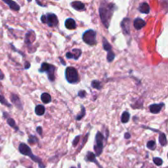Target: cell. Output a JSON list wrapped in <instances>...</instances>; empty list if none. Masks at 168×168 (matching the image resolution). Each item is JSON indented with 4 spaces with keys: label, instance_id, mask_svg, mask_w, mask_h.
<instances>
[{
    "label": "cell",
    "instance_id": "6da1fadb",
    "mask_svg": "<svg viewBox=\"0 0 168 168\" xmlns=\"http://www.w3.org/2000/svg\"><path fill=\"white\" fill-rule=\"evenodd\" d=\"M116 9V6L113 3H108L104 1L100 3L99 8H98L100 19H101L102 25L107 29L109 28L111 19L113 17Z\"/></svg>",
    "mask_w": 168,
    "mask_h": 168
},
{
    "label": "cell",
    "instance_id": "7a4b0ae2",
    "mask_svg": "<svg viewBox=\"0 0 168 168\" xmlns=\"http://www.w3.org/2000/svg\"><path fill=\"white\" fill-rule=\"evenodd\" d=\"M18 150L20 153H21L24 156H27V157H29V158H31V160L34 163H36L38 165H39V167L40 168H45V165H44V163H43L42 160H41V158H39L38 156H35V155L32 152L31 148L28 146L26 144H24V143H21L18 146Z\"/></svg>",
    "mask_w": 168,
    "mask_h": 168
},
{
    "label": "cell",
    "instance_id": "3957f363",
    "mask_svg": "<svg viewBox=\"0 0 168 168\" xmlns=\"http://www.w3.org/2000/svg\"><path fill=\"white\" fill-rule=\"evenodd\" d=\"M65 78L66 81L71 84H77L80 81V76L78 71L75 67L68 66L65 70Z\"/></svg>",
    "mask_w": 168,
    "mask_h": 168
},
{
    "label": "cell",
    "instance_id": "277c9868",
    "mask_svg": "<svg viewBox=\"0 0 168 168\" xmlns=\"http://www.w3.org/2000/svg\"><path fill=\"white\" fill-rule=\"evenodd\" d=\"M55 71L56 67L52 64H49L48 63H43L41 64L40 68L39 69L40 73H46L48 76V78L49 80V81L53 82L55 80Z\"/></svg>",
    "mask_w": 168,
    "mask_h": 168
},
{
    "label": "cell",
    "instance_id": "5b68a950",
    "mask_svg": "<svg viewBox=\"0 0 168 168\" xmlns=\"http://www.w3.org/2000/svg\"><path fill=\"white\" fill-rule=\"evenodd\" d=\"M96 37H97V32L95 31V30L89 29L83 33L82 40L89 46H95L97 45Z\"/></svg>",
    "mask_w": 168,
    "mask_h": 168
},
{
    "label": "cell",
    "instance_id": "8992f818",
    "mask_svg": "<svg viewBox=\"0 0 168 168\" xmlns=\"http://www.w3.org/2000/svg\"><path fill=\"white\" fill-rule=\"evenodd\" d=\"M104 136L101 132H97V134L95 135V145H94V149L95 152V156L96 157H99L100 155L102 154V150L104 148Z\"/></svg>",
    "mask_w": 168,
    "mask_h": 168
},
{
    "label": "cell",
    "instance_id": "52a82bcc",
    "mask_svg": "<svg viewBox=\"0 0 168 168\" xmlns=\"http://www.w3.org/2000/svg\"><path fill=\"white\" fill-rule=\"evenodd\" d=\"M41 22L44 24H47L48 27H55L58 25V18L57 15L52 13H48L45 15L41 16Z\"/></svg>",
    "mask_w": 168,
    "mask_h": 168
},
{
    "label": "cell",
    "instance_id": "ba28073f",
    "mask_svg": "<svg viewBox=\"0 0 168 168\" xmlns=\"http://www.w3.org/2000/svg\"><path fill=\"white\" fill-rule=\"evenodd\" d=\"M82 54L81 49L80 48H74L71 52H67L66 53V58L68 59H74V60H78Z\"/></svg>",
    "mask_w": 168,
    "mask_h": 168
},
{
    "label": "cell",
    "instance_id": "9c48e42d",
    "mask_svg": "<svg viewBox=\"0 0 168 168\" xmlns=\"http://www.w3.org/2000/svg\"><path fill=\"white\" fill-rule=\"evenodd\" d=\"M121 27L123 30L125 34H130V18H124L121 23Z\"/></svg>",
    "mask_w": 168,
    "mask_h": 168
},
{
    "label": "cell",
    "instance_id": "30bf717a",
    "mask_svg": "<svg viewBox=\"0 0 168 168\" xmlns=\"http://www.w3.org/2000/svg\"><path fill=\"white\" fill-rule=\"evenodd\" d=\"M3 117H4V118L7 120V123H8V125H9L11 127H12V128H13L16 132L20 131V130H19V127L16 126V121H14V119L12 118L10 116L8 115V113H3Z\"/></svg>",
    "mask_w": 168,
    "mask_h": 168
},
{
    "label": "cell",
    "instance_id": "8fae6325",
    "mask_svg": "<svg viewBox=\"0 0 168 168\" xmlns=\"http://www.w3.org/2000/svg\"><path fill=\"white\" fill-rule=\"evenodd\" d=\"M11 101L13 103L14 105L16 106V108L20 109V110H22L23 109V106H22V103H21V101L20 99V98L17 95H15V94H11L10 95Z\"/></svg>",
    "mask_w": 168,
    "mask_h": 168
},
{
    "label": "cell",
    "instance_id": "7c38bea8",
    "mask_svg": "<svg viewBox=\"0 0 168 168\" xmlns=\"http://www.w3.org/2000/svg\"><path fill=\"white\" fill-rule=\"evenodd\" d=\"M164 107V103L163 102H161V103H153V104H151L149 106V111L150 113H152V114H158L160 113L162 108Z\"/></svg>",
    "mask_w": 168,
    "mask_h": 168
},
{
    "label": "cell",
    "instance_id": "4fadbf2b",
    "mask_svg": "<svg viewBox=\"0 0 168 168\" xmlns=\"http://www.w3.org/2000/svg\"><path fill=\"white\" fill-rule=\"evenodd\" d=\"M133 26H134V29L139 30H141L142 28H144V27L146 26V21H145L144 19L137 17V18H135L134 20Z\"/></svg>",
    "mask_w": 168,
    "mask_h": 168
},
{
    "label": "cell",
    "instance_id": "5bb4252c",
    "mask_svg": "<svg viewBox=\"0 0 168 168\" xmlns=\"http://www.w3.org/2000/svg\"><path fill=\"white\" fill-rule=\"evenodd\" d=\"M85 160H86L87 162H89V163H95L96 165H98V167L102 168V166L99 165V163H98V161L96 160V156H95L94 152H87L86 156H85Z\"/></svg>",
    "mask_w": 168,
    "mask_h": 168
},
{
    "label": "cell",
    "instance_id": "9a60e30c",
    "mask_svg": "<svg viewBox=\"0 0 168 168\" xmlns=\"http://www.w3.org/2000/svg\"><path fill=\"white\" fill-rule=\"evenodd\" d=\"M71 6L72 7V8L75 9V10L79 11V12L85 10V5H84V3H83L82 2H80V1H74V2H71Z\"/></svg>",
    "mask_w": 168,
    "mask_h": 168
},
{
    "label": "cell",
    "instance_id": "2e32d148",
    "mask_svg": "<svg viewBox=\"0 0 168 168\" xmlns=\"http://www.w3.org/2000/svg\"><path fill=\"white\" fill-rule=\"evenodd\" d=\"M139 13L144 14H148L150 13V6L147 3H142L138 8Z\"/></svg>",
    "mask_w": 168,
    "mask_h": 168
},
{
    "label": "cell",
    "instance_id": "e0dca14e",
    "mask_svg": "<svg viewBox=\"0 0 168 168\" xmlns=\"http://www.w3.org/2000/svg\"><path fill=\"white\" fill-rule=\"evenodd\" d=\"M65 27L68 30H75L76 28V22L73 18H66L65 21Z\"/></svg>",
    "mask_w": 168,
    "mask_h": 168
},
{
    "label": "cell",
    "instance_id": "ac0fdd59",
    "mask_svg": "<svg viewBox=\"0 0 168 168\" xmlns=\"http://www.w3.org/2000/svg\"><path fill=\"white\" fill-rule=\"evenodd\" d=\"M3 3L8 4V7L13 11H20V6L19 4H17V3L14 2V1H12V0H3Z\"/></svg>",
    "mask_w": 168,
    "mask_h": 168
},
{
    "label": "cell",
    "instance_id": "d6986e66",
    "mask_svg": "<svg viewBox=\"0 0 168 168\" xmlns=\"http://www.w3.org/2000/svg\"><path fill=\"white\" fill-rule=\"evenodd\" d=\"M102 48L103 49L107 51L108 53H111V52H113V48H112V45L109 42H108L107 39L105 37H102Z\"/></svg>",
    "mask_w": 168,
    "mask_h": 168
},
{
    "label": "cell",
    "instance_id": "ffe728a7",
    "mask_svg": "<svg viewBox=\"0 0 168 168\" xmlns=\"http://www.w3.org/2000/svg\"><path fill=\"white\" fill-rule=\"evenodd\" d=\"M40 98H41V101L44 102V104H48L52 101L51 95L49 94H48V93H43L41 96H40Z\"/></svg>",
    "mask_w": 168,
    "mask_h": 168
},
{
    "label": "cell",
    "instance_id": "44dd1931",
    "mask_svg": "<svg viewBox=\"0 0 168 168\" xmlns=\"http://www.w3.org/2000/svg\"><path fill=\"white\" fill-rule=\"evenodd\" d=\"M34 112H35V114L37 116H43L45 113V106L42 105V104H39V105H36L35 108H34Z\"/></svg>",
    "mask_w": 168,
    "mask_h": 168
},
{
    "label": "cell",
    "instance_id": "7402d4cb",
    "mask_svg": "<svg viewBox=\"0 0 168 168\" xmlns=\"http://www.w3.org/2000/svg\"><path fill=\"white\" fill-rule=\"evenodd\" d=\"M159 143H160V145L163 147H165L166 145H167V139H166V134L163 132H159Z\"/></svg>",
    "mask_w": 168,
    "mask_h": 168
},
{
    "label": "cell",
    "instance_id": "603a6c76",
    "mask_svg": "<svg viewBox=\"0 0 168 168\" xmlns=\"http://www.w3.org/2000/svg\"><path fill=\"white\" fill-rule=\"evenodd\" d=\"M80 108H81V111H80V113L76 116V121H80V120H82V119L84 117V116H85V113H86V110H85V108H84V106L81 105Z\"/></svg>",
    "mask_w": 168,
    "mask_h": 168
},
{
    "label": "cell",
    "instance_id": "cb8c5ba5",
    "mask_svg": "<svg viewBox=\"0 0 168 168\" xmlns=\"http://www.w3.org/2000/svg\"><path fill=\"white\" fill-rule=\"evenodd\" d=\"M130 113L128 112H124L122 114H121V121L123 124L127 123L130 120Z\"/></svg>",
    "mask_w": 168,
    "mask_h": 168
},
{
    "label": "cell",
    "instance_id": "d4e9b609",
    "mask_svg": "<svg viewBox=\"0 0 168 168\" xmlns=\"http://www.w3.org/2000/svg\"><path fill=\"white\" fill-rule=\"evenodd\" d=\"M91 87L95 89L100 90V89H102V84H101V82L98 81V80H93V81L91 82Z\"/></svg>",
    "mask_w": 168,
    "mask_h": 168
},
{
    "label": "cell",
    "instance_id": "484cf974",
    "mask_svg": "<svg viewBox=\"0 0 168 168\" xmlns=\"http://www.w3.org/2000/svg\"><path fill=\"white\" fill-rule=\"evenodd\" d=\"M0 103L1 104H3V105H5L6 107H8V108H11L12 105H11V103L8 102V100L6 99L5 97L3 96V95H0Z\"/></svg>",
    "mask_w": 168,
    "mask_h": 168
},
{
    "label": "cell",
    "instance_id": "4316f807",
    "mask_svg": "<svg viewBox=\"0 0 168 168\" xmlns=\"http://www.w3.org/2000/svg\"><path fill=\"white\" fill-rule=\"evenodd\" d=\"M147 148L150 150H154L156 148V142L154 140H149L147 143Z\"/></svg>",
    "mask_w": 168,
    "mask_h": 168
},
{
    "label": "cell",
    "instance_id": "83f0119b",
    "mask_svg": "<svg viewBox=\"0 0 168 168\" xmlns=\"http://www.w3.org/2000/svg\"><path fill=\"white\" fill-rule=\"evenodd\" d=\"M28 143L30 145H35L38 143V139L34 135H30L29 139H28Z\"/></svg>",
    "mask_w": 168,
    "mask_h": 168
},
{
    "label": "cell",
    "instance_id": "f1b7e54d",
    "mask_svg": "<svg viewBox=\"0 0 168 168\" xmlns=\"http://www.w3.org/2000/svg\"><path fill=\"white\" fill-rule=\"evenodd\" d=\"M152 161H153V163H154L155 165L158 166L163 165V160L160 158H153Z\"/></svg>",
    "mask_w": 168,
    "mask_h": 168
},
{
    "label": "cell",
    "instance_id": "f546056e",
    "mask_svg": "<svg viewBox=\"0 0 168 168\" xmlns=\"http://www.w3.org/2000/svg\"><path fill=\"white\" fill-rule=\"evenodd\" d=\"M87 96V94L85 92V90H80L78 92V97H80V98H85Z\"/></svg>",
    "mask_w": 168,
    "mask_h": 168
},
{
    "label": "cell",
    "instance_id": "4dcf8cb0",
    "mask_svg": "<svg viewBox=\"0 0 168 168\" xmlns=\"http://www.w3.org/2000/svg\"><path fill=\"white\" fill-rule=\"evenodd\" d=\"M80 135H77V136L74 139V140L72 141V146L73 147H76L77 145H78V143L80 141Z\"/></svg>",
    "mask_w": 168,
    "mask_h": 168
},
{
    "label": "cell",
    "instance_id": "1f68e13d",
    "mask_svg": "<svg viewBox=\"0 0 168 168\" xmlns=\"http://www.w3.org/2000/svg\"><path fill=\"white\" fill-rule=\"evenodd\" d=\"M36 130H37V132L39 133V134L42 136V134H43L42 127H41V126H38V127H37V128H36Z\"/></svg>",
    "mask_w": 168,
    "mask_h": 168
},
{
    "label": "cell",
    "instance_id": "d6a6232c",
    "mask_svg": "<svg viewBox=\"0 0 168 168\" xmlns=\"http://www.w3.org/2000/svg\"><path fill=\"white\" fill-rule=\"evenodd\" d=\"M130 137H131V135H130V134L129 132H126V134H125V139H130Z\"/></svg>",
    "mask_w": 168,
    "mask_h": 168
},
{
    "label": "cell",
    "instance_id": "836d02e7",
    "mask_svg": "<svg viewBox=\"0 0 168 168\" xmlns=\"http://www.w3.org/2000/svg\"><path fill=\"white\" fill-rule=\"evenodd\" d=\"M30 66V63H28V62H26V66H25V69H29Z\"/></svg>",
    "mask_w": 168,
    "mask_h": 168
},
{
    "label": "cell",
    "instance_id": "e575fe53",
    "mask_svg": "<svg viewBox=\"0 0 168 168\" xmlns=\"http://www.w3.org/2000/svg\"><path fill=\"white\" fill-rule=\"evenodd\" d=\"M59 60H60L61 63L63 64V65H64V66H66V62L64 60H63V58H61V57H59Z\"/></svg>",
    "mask_w": 168,
    "mask_h": 168
},
{
    "label": "cell",
    "instance_id": "d590c367",
    "mask_svg": "<svg viewBox=\"0 0 168 168\" xmlns=\"http://www.w3.org/2000/svg\"><path fill=\"white\" fill-rule=\"evenodd\" d=\"M3 78H4V75H3L1 71H0V80H3Z\"/></svg>",
    "mask_w": 168,
    "mask_h": 168
},
{
    "label": "cell",
    "instance_id": "8d00e7d4",
    "mask_svg": "<svg viewBox=\"0 0 168 168\" xmlns=\"http://www.w3.org/2000/svg\"><path fill=\"white\" fill-rule=\"evenodd\" d=\"M70 168H76V166H71Z\"/></svg>",
    "mask_w": 168,
    "mask_h": 168
},
{
    "label": "cell",
    "instance_id": "74e56055",
    "mask_svg": "<svg viewBox=\"0 0 168 168\" xmlns=\"http://www.w3.org/2000/svg\"><path fill=\"white\" fill-rule=\"evenodd\" d=\"M28 168H32V166H30V167H28Z\"/></svg>",
    "mask_w": 168,
    "mask_h": 168
}]
</instances>
